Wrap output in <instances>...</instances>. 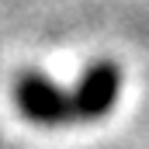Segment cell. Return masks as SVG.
<instances>
[{
  "label": "cell",
  "mask_w": 149,
  "mask_h": 149,
  "mask_svg": "<svg viewBox=\"0 0 149 149\" xmlns=\"http://www.w3.org/2000/svg\"><path fill=\"white\" fill-rule=\"evenodd\" d=\"M14 94H17V108L38 125H66L76 118L73 90H59L52 80L38 73H24L17 80Z\"/></svg>",
  "instance_id": "1"
},
{
  "label": "cell",
  "mask_w": 149,
  "mask_h": 149,
  "mask_svg": "<svg viewBox=\"0 0 149 149\" xmlns=\"http://www.w3.org/2000/svg\"><path fill=\"white\" fill-rule=\"evenodd\" d=\"M73 101H76V118H101L114 108L118 101V70L111 63H94L80 87L73 90Z\"/></svg>",
  "instance_id": "2"
}]
</instances>
